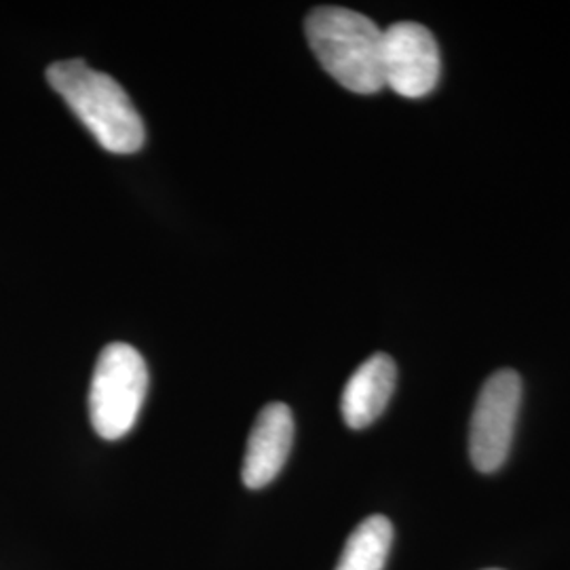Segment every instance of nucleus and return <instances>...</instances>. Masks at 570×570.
<instances>
[{"mask_svg": "<svg viewBox=\"0 0 570 570\" xmlns=\"http://www.w3.org/2000/svg\"><path fill=\"white\" fill-rule=\"evenodd\" d=\"M47 81L108 153L131 155L142 148V117L112 77L82 60H63L47 68Z\"/></svg>", "mask_w": 570, "mask_h": 570, "instance_id": "f257e3e1", "label": "nucleus"}, {"mask_svg": "<svg viewBox=\"0 0 570 570\" xmlns=\"http://www.w3.org/2000/svg\"><path fill=\"white\" fill-rule=\"evenodd\" d=\"M306 41L334 81L353 94H376L383 79V30L345 7H317L305 23Z\"/></svg>", "mask_w": 570, "mask_h": 570, "instance_id": "f03ea898", "label": "nucleus"}, {"mask_svg": "<svg viewBox=\"0 0 570 570\" xmlns=\"http://www.w3.org/2000/svg\"><path fill=\"white\" fill-rule=\"evenodd\" d=\"M148 367L131 345H106L98 357L89 389V419L104 440H121L142 410Z\"/></svg>", "mask_w": 570, "mask_h": 570, "instance_id": "7ed1b4c3", "label": "nucleus"}, {"mask_svg": "<svg viewBox=\"0 0 570 570\" xmlns=\"http://www.w3.org/2000/svg\"><path fill=\"white\" fill-rule=\"evenodd\" d=\"M522 404V381L513 370H499L482 385L469 428V454L478 471L503 468Z\"/></svg>", "mask_w": 570, "mask_h": 570, "instance_id": "20e7f679", "label": "nucleus"}, {"mask_svg": "<svg viewBox=\"0 0 570 570\" xmlns=\"http://www.w3.org/2000/svg\"><path fill=\"white\" fill-rule=\"evenodd\" d=\"M440 49L433 35L416 21L383 30V79L402 98H423L440 81Z\"/></svg>", "mask_w": 570, "mask_h": 570, "instance_id": "39448f33", "label": "nucleus"}, {"mask_svg": "<svg viewBox=\"0 0 570 570\" xmlns=\"http://www.w3.org/2000/svg\"><path fill=\"white\" fill-rule=\"evenodd\" d=\"M294 444V419L292 410L273 402L261 410L247 446H245L242 478L247 489H265L284 469Z\"/></svg>", "mask_w": 570, "mask_h": 570, "instance_id": "423d86ee", "label": "nucleus"}, {"mask_svg": "<svg viewBox=\"0 0 570 570\" xmlns=\"http://www.w3.org/2000/svg\"><path fill=\"white\" fill-rule=\"evenodd\" d=\"M397 381L395 362L376 353L353 372L346 381L341 410L351 429H366L385 412Z\"/></svg>", "mask_w": 570, "mask_h": 570, "instance_id": "0eeeda50", "label": "nucleus"}, {"mask_svg": "<svg viewBox=\"0 0 570 570\" xmlns=\"http://www.w3.org/2000/svg\"><path fill=\"white\" fill-rule=\"evenodd\" d=\"M393 543V527L385 515H370L346 539L336 570H383Z\"/></svg>", "mask_w": 570, "mask_h": 570, "instance_id": "6e6552de", "label": "nucleus"}, {"mask_svg": "<svg viewBox=\"0 0 570 570\" xmlns=\"http://www.w3.org/2000/svg\"><path fill=\"white\" fill-rule=\"evenodd\" d=\"M490 570H497V569H490Z\"/></svg>", "mask_w": 570, "mask_h": 570, "instance_id": "1a4fd4ad", "label": "nucleus"}]
</instances>
